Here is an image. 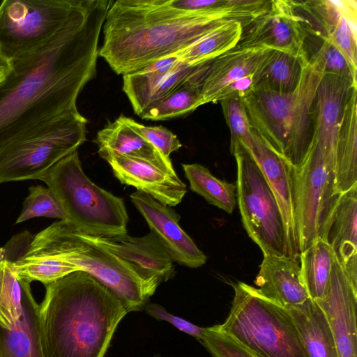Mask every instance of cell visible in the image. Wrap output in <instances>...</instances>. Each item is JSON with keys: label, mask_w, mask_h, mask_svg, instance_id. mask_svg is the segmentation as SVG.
<instances>
[{"label": "cell", "mask_w": 357, "mask_h": 357, "mask_svg": "<svg viewBox=\"0 0 357 357\" xmlns=\"http://www.w3.org/2000/svg\"><path fill=\"white\" fill-rule=\"evenodd\" d=\"M357 89L347 102L335 149V188L341 194L357 184Z\"/></svg>", "instance_id": "d4e9b609"}, {"label": "cell", "mask_w": 357, "mask_h": 357, "mask_svg": "<svg viewBox=\"0 0 357 357\" xmlns=\"http://www.w3.org/2000/svg\"><path fill=\"white\" fill-rule=\"evenodd\" d=\"M87 120L68 113L0 148V183L40 179L86 139Z\"/></svg>", "instance_id": "ba28073f"}, {"label": "cell", "mask_w": 357, "mask_h": 357, "mask_svg": "<svg viewBox=\"0 0 357 357\" xmlns=\"http://www.w3.org/2000/svg\"><path fill=\"white\" fill-rule=\"evenodd\" d=\"M23 202L22 210L15 223L37 217L58 218L65 220L63 209L54 194L43 185L31 186Z\"/></svg>", "instance_id": "e575fe53"}, {"label": "cell", "mask_w": 357, "mask_h": 357, "mask_svg": "<svg viewBox=\"0 0 357 357\" xmlns=\"http://www.w3.org/2000/svg\"><path fill=\"white\" fill-rule=\"evenodd\" d=\"M296 226L299 253L316 238L325 240L340 194L335 188V160L312 140L299 167L293 172Z\"/></svg>", "instance_id": "30bf717a"}, {"label": "cell", "mask_w": 357, "mask_h": 357, "mask_svg": "<svg viewBox=\"0 0 357 357\" xmlns=\"http://www.w3.org/2000/svg\"><path fill=\"white\" fill-rule=\"evenodd\" d=\"M357 84L333 74L324 73L313 103L312 141L335 160L336 142L348 98Z\"/></svg>", "instance_id": "ac0fdd59"}, {"label": "cell", "mask_w": 357, "mask_h": 357, "mask_svg": "<svg viewBox=\"0 0 357 357\" xmlns=\"http://www.w3.org/2000/svg\"><path fill=\"white\" fill-rule=\"evenodd\" d=\"M314 37L318 39L321 45L312 54H316L321 58L324 73L338 75L357 84V70L351 66L340 50L328 38Z\"/></svg>", "instance_id": "74e56055"}, {"label": "cell", "mask_w": 357, "mask_h": 357, "mask_svg": "<svg viewBox=\"0 0 357 357\" xmlns=\"http://www.w3.org/2000/svg\"><path fill=\"white\" fill-rule=\"evenodd\" d=\"M112 0H88L54 38L8 61L0 79V148L70 112L96 75L99 38Z\"/></svg>", "instance_id": "6da1fadb"}, {"label": "cell", "mask_w": 357, "mask_h": 357, "mask_svg": "<svg viewBox=\"0 0 357 357\" xmlns=\"http://www.w3.org/2000/svg\"><path fill=\"white\" fill-rule=\"evenodd\" d=\"M324 74L321 58L309 56L300 82L288 93L253 89L242 100L252 128L296 168L313 137V103Z\"/></svg>", "instance_id": "277c9868"}, {"label": "cell", "mask_w": 357, "mask_h": 357, "mask_svg": "<svg viewBox=\"0 0 357 357\" xmlns=\"http://www.w3.org/2000/svg\"><path fill=\"white\" fill-rule=\"evenodd\" d=\"M167 3L179 10L205 13L226 6L228 0H167Z\"/></svg>", "instance_id": "60d3db41"}, {"label": "cell", "mask_w": 357, "mask_h": 357, "mask_svg": "<svg viewBox=\"0 0 357 357\" xmlns=\"http://www.w3.org/2000/svg\"><path fill=\"white\" fill-rule=\"evenodd\" d=\"M205 63L190 65L176 55L160 59L142 69L123 75V91L135 113L140 116L190 78Z\"/></svg>", "instance_id": "5bb4252c"}, {"label": "cell", "mask_w": 357, "mask_h": 357, "mask_svg": "<svg viewBox=\"0 0 357 357\" xmlns=\"http://www.w3.org/2000/svg\"><path fill=\"white\" fill-rule=\"evenodd\" d=\"M23 255L50 256L76 266L109 289L128 312L145 308L161 282L144 278L127 261L84 239L65 220L35 235Z\"/></svg>", "instance_id": "5b68a950"}, {"label": "cell", "mask_w": 357, "mask_h": 357, "mask_svg": "<svg viewBox=\"0 0 357 357\" xmlns=\"http://www.w3.org/2000/svg\"><path fill=\"white\" fill-rule=\"evenodd\" d=\"M275 50L265 47L236 46L211 61L201 89L202 105L216 102L230 83L249 75H258Z\"/></svg>", "instance_id": "ffe728a7"}, {"label": "cell", "mask_w": 357, "mask_h": 357, "mask_svg": "<svg viewBox=\"0 0 357 357\" xmlns=\"http://www.w3.org/2000/svg\"><path fill=\"white\" fill-rule=\"evenodd\" d=\"M308 60V56L275 50L257 75L253 89L279 93L293 91Z\"/></svg>", "instance_id": "f1b7e54d"}, {"label": "cell", "mask_w": 357, "mask_h": 357, "mask_svg": "<svg viewBox=\"0 0 357 357\" xmlns=\"http://www.w3.org/2000/svg\"><path fill=\"white\" fill-rule=\"evenodd\" d=\"M190 189L210 204L231 213L237 202L236 185L214 176L206 167L197 164H182Z\"/></svg>", "instance_id": "4dcf8cb0"}, {"label": "cell", "mask_w": 357, "mask_h": 357, "mask_svg": "<svg viewBox=\"0 0 357 357\" xmlns=\"http://www.w3.org/2000/svg\"><path fill=\"white\" fill-rule=\"evenodd\" d=\"M242 31L241 22L229 21L174 55L180 61L190 65L213 61L236 46L241 39Z\"/></svg>", "instance_id": "f546056e"}, {"label": "cell", "mask_w": 357, "mask_h": 357, "mask_svg": "<svg viewBox=\"0 0 357 357\" xmlns=\"http://www.w3.org/2000/svg\"><path fill=\"white\" fill-rule=\"evenodd\" d=\"M253 157L272 190L279 206L284 227V256L299 258L294 197V167L259 133L252 129Z\"/></svg>", "instance_id": "4fadbf2b"}, {"label": "cell", "mask_w": 357, "mask_h": 357, "mask_svg": "<svg viewBox=\"0 0 357 357\" xmlns=\"http://www.w3.org/2000/svg\"><path fill=\"white\" fill-rule=\"evenodd\" d=\"M301 275L309 296L317 301L326 294L336 259L331 246L322 238H316L299 255Z\"/></svg>", "instance_id": "83f0119b"}, {"label": "cell", "mask_w": 357, "mask_h": 357, "mask_svg": "<svg viewBox=\"0 0 357 357\" xmlns=\"http://www.w3.org/2000/svg\"><path fill=\"white\" fill-rule=\"evenodd\" d=\"M325 240L357 289V184L340 195Z\"/></svg>", "instance_id": "44dd1931"}, {"label": "cell", "mask_w": 357, "mask_h": 357, "mask_svg": "<svg viewBox=\"0 0 357 357\" xmlns=\"http://www.w3.org/2000/svg\"><path fill=\"white\" fill-rule=\"evenodd\" d=\"M255 284L265 296L284 307L301 305L310 298L298 259L284 255H264Z\"/></svg>", "instance_id": "7402d4cb"}, {"label": "cell", "mask_w": 357, "mask_h": 357, "mask_svg": "<svg viewBox=\"0 0 357 357\" xmlns=\"http://www.w3.org/2000/svg\"><path fill=\"white\" fill-rule=\"evenodd\" d=\"M38 310L42 357H104L128 312L106 287L77 271L45 285Z\"/></svg>", "instance_id": "3957f363"}, {"label": "cell", "mask_w": 357, "mask_h": 357, "mask_svg": "<svg viewBox=\"0 0 357 357\" xmlns=\"http://www.w3.org/2000/svg\"><path fill=\"white\" fill-rule=\"evenodd\" d=\"M199 341L212 357H259L223 332L219 324L204 328Z\"/></svg>", "instance_id": "d590c367"}, {"label": "cell", "mask_w": 357, "mask_h": 357, "mask_svg": "<svg viewBox=\"0 0 357 357\" xmlns=\"http://www.w3.org/2000/svg\"><path fill=\"white\" fill-rule=\"evenodd\" d=\"M21 319L11 330L0 327V357H42L38 342V310L30 286L24 292Z\"/></svg>", "instance_id": "484cf974"}, {"label": "cell", "mask_w": 357, "mask_h": 357, "mask_svg": "<svg viewBox=\"0 0 357 357\" xmlns=\"http://www.w3.org/2000/svg\"><path fill=\"white\" fill-rule=\"evenodd\" d=\"M18 275L29 283L39 281L45 285L79 271L76 266L46 255H22L12 261Z\"/></svg>", "instance_id": "d6a6232c"}, {"label": "cell", "mask_w": 357, "mask_h": 357, "mask_svg": "<svg viewBox=\"0 0 357 357\" xmlns=\"http://www.w3.org/2000/svg\"><path fill=\"white\" fill-rule=\"evenodd\" d=\"M307 33L291 1H271L268 9L243 27L240 47H265L308 56Z\"/></svg>", "instance_id": "7c38bea8"}, {"label": "cell", "mask_w": 357, "mask_h": 357, "mask_svg": "<svg viewBox=\"0 0 357 357\" xmlns=\"http://www.w3.org/2000/svg\"><path fill=\"white\" fill-rule=\"evenodd\" d=\"M349 22L345 13H342L327 25L325 31L328 38L357 70L356 35Z\"/></svg>", "instance_id": "8d00e7d4"}, {"label": "cell", "mask_w": 357, "mask_h": 357, "mask_svg": "<svg viewBox=\"0 0 357 357\" xmlns=\"http://www.w3.org/2000/svg\"><path fill=\"white\" fill-rule=\"evenodd\" d=\"M40 180L54 194L65 221L77 232L93 237L127 234L128 215L123 199L88 178L77 151L57 162Z\"/></svg>", "instance_id": "8992f818"}, {"label": "cell", "mask_w": 357, "mask_h": 357, "mask_svg": "<svg viewBox=\"0 0 357 357\" xmlns=\"http://www.w3.org/2000/svg\"><path fill=\"white\" fill-rule=\"evenodd\" d=\"M308 357H339L335 340L323 311L311 298L285 307Z\"/></svg>", "instance_id": "cb8c5ba5"}, {"label": "cell", "mask_w": 357, "mask_h": 357, "mask_svg": "<svg viewBox=\"0 0 357 357\" xmlns=\"http://www.w3.org/2000/svg\"><path fill=\"white\" fill-rule=\"evenodd\" d=\"M79 234L87 241L129 263L145 278L165 282L174 273V261L151 232L141 237H132L127 234L112 237H93Z\"/></svg>", "instance_id": "d6986e66"}, {"label": "cell", "mask_w": 357, "mask_h": 357, "mask_svg": "<svg viewBox=\"0 0 357 357\" xmlns=\"http://www.w3.org/2000/svg\"><path fill=\"white\" fill-rule=\"evenodd\" d=\"M211 61L166 97L149 107L140 117L163 121L188 115L202 106L201 89Z\"/></svg>", "instance_id": "4316f807"}, {"label": "cell", "mask_w": 357, "mask_h": 357, "mask_svg": "<svg viewBox=\"0 0 357 357\" xmlns=\"http://www.w3.org/2000/svg\"><path fill=\"white\" fill-rule=\"evenodd\" d=\"M102 158L109 163L114 175L121 183L132 185L163 204L174 206L187 192L186 185L175 171L137 158L107 155Z\"/></svg>", "instance_id": "e0dca14e"}, {"label": "cell", "mask_w": 357, "mask_h": 357, "mask_svg": "<svg viewBox=\"0 0 357 357\" xmlns=\"http://www.w3.org/2000/svg\"><path fill=\"white\" fill-rule=\"evenodd\" d=\"M315 301L333 332L339 357H357V289L337 259L325 296Z\"/></svg>", "instance_id": "2e32d148"}, {"label": "cell", "mask_w": 357, "mask_h": 357, "mask_svg": "<svg viewBox=\"0 0 357 357\" xmlns=\"http://www.w3.org/2000/svg\"><path fill=\"white\" fill-rule=\"evenodd\" d=\"M102 158L107 155L137 158L174 172L171 159H167L151 143L135 131L121 115L99 130L95 140Z\"/></svg>", "instance_id": "603a6c76"}, {"label": "cell", "mask_w": 357, "mask_h": 357, "mask_svg": "<svg viewBox=\"0 0 357 357\" xmlns=\"http://www.w3.org/2000/svg\"><path fill=\"white\" fill-rule=\"evenodd\" d=\"M126 121L167 159L182 146L177 136L163 126H146L127 116Z\"/></svg>", "instance_id": "f35d334b"}, {"label": "cell", "mask_w": 357, "mask_h": 357, "mask_svg": "<svg viewBox=\"0 0 357 357\" xmlns=\"http://www.w3.org/2000/svg\"><path fill=\"white\" fill-rule=\"evenodd\" d=\"M145 310L153 317L158 320L166 321L177 329L195 337L198 340H200L204 328L196 326L185 319L169 313L165 308L158 304H147Z\"/></svg>", "instance_id": "ab89813d"}, {"label": "cell", "mask_w": 357, "mask_h": 357, "mask_svg": "<svg viewBox=\"0 0 357 357\" xmlns=\"http://www.w3.org/2000/svg\"><path fill=\"white\" fill-rule=\"evenodd\" d=\"M220 102L231 133V154L239 146L250 151L252 147V128L242 98L231 96Z\"/></svg>", "instance_id": "836d02e7"}, {"label": "cell", "mask_w": 357, "mask_h": 357, "mask_svg": "<svg viewBox=\"0 0 357 357\" xmlns=\"http://www.w3.org/2000/svg\"><path fill=\"white\" fill-rule=\"evenodd\" d=\"M29 284L18 275L11 260L0 259V327L11 330L17 325Z\"/></svg>", "instance_id": "1f68e13d"}, {"label": "cell", "mask_w": 357, "mask_h": 357, "mask_svg": "<svg viewBox=\"0 0 357 357\" xmlns=\"http://www.w3.org/2000/svg\"><path fill=\"white\" fill-rule=\"evenodd\" d=\"M232 287L223 332L259 357H308L284 307L245 282Z\"/></svg>", "instance_id": "52a82bcc"}, {"label": "cell", "mask_w": 357, "mask_h": 357, "mask_svg": "<svg viewBox=\"0 0 357 357\" xmlns=\"http://www.w3.org/2000/svg\"><path fill=\"white\" fill-rule=\"evenodd\" d=\"M88 0H4L0 4V54L7 61L46 43Z\"/></svg>", "instance_id": "9c48e42d"}, {"label": "cell", "mask_w": 357, "mask_h": 357, "mask_svg": "<svg viewBox=\"0 0 357 357\" xmlns=\"http://www.w3.org/2000/svg\"><path fill=\"white\" fill-rule=\"evenodd\" d=\"M130 199L173 261L190 268L206 263V256L181 228L180 216L171 206L139 190L132 193Z\"/></svg>", "instance_id": "9a60e30c"}, {"label": "cell", "mask_w": 357, "mask_h": 357, "mask_svg": "<svg viewBox=\"0 0 357 357\" xmlns=\"http://www.w3.org/2000/svg\"><path fill=\"white\" fill-rule=\"evenodd\" d=\"M9 68L8 61L0 54V79L6 75Z\"/></svg>", "instance_id": "b9f144b4"}, {"label": "cell", "mask_w": 357, "mask_h": 357, "mask_svg": "<svg viewBox=\"0 0 357 357\" xmlns=\"http://www.w3.org/2000/svg\"><path fill=\"white\" fill-rule=\"evenodd\" d=\"M258 14L254 0H229L226 6L205 13L179 10L167 0L113 1L99 56L117 75H127L176 54L229 21L243 27Z\"/></svg>", "instance_id": "7a4b0ae2"}, {"label": "cell", "mask_w": 357, "mask_h": 357, "mask_svg": "<svg viewBox=\"0 0 357 357\" xmlns=\"http://www.w3.org/2000/svg\"><path fill=\"white\" fill-rule=\"evenodd\" d=\"M232 155L237 165V202L244 228L264 255H284L282 218L267 180L243 146Z\"/></svg>", "instance_id": "8fae6325"}]
</instances>
